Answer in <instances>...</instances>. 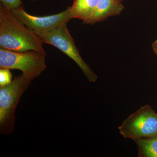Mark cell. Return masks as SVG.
I'll use <instances>...</instances> for the list:
<instances>
[{
    "mask_svg": "<svg viewBox=\"0 0 157 157\" xmlns=\"http://www.w3.org/2000/svg\"><path fill=\"white\" fill-rule=\"evenodd\" d=\"M100 0H74L71 7V16L86 24L92 16Z\"/></svg>",
    "mask_w": 157,
    "mask_h": 157,
    "instance_id": "8",
    "label": "cell"
},
{
    "mask_svg": "<svg viewBox=\"0 0 157 157\" xmlns=\"http://www.w3.org/2000/svg\"><path fill=\"white\" fill-rule=\"evenodd\" d=\"M30 1H32V2H35L36 0H30Z\"/></svg>",
    "mask_w": 157,
    "mask_h": 157,
    "instance_id": "13",
    "label": "cell"
},
{
    "mask_svg": "<svg viewBox=\"0 0 157 157\" xmlns=\"http://www.w3.org/2000/svg\"><path fill=\"white\" fill-rule=\"evenodd\" d=\"M118 1H120L121 2H122V0H118Z\"/></svg>",
    "mask_w": 157,
    "mask_h": 157,
    "instance_id": "14",
    "label": "cell"
},
{
    "mask_svg": "<svg viewBox=\"0 0 157 157\" xmlns=\"http://www.w3.org/2000/svg\"><path fill=\"white\" fill-rule=\"evenodd\" d=\"M7 68L0 69V86H4L12 82V75Z\"/></svg>",
    "mask_w": 157,
    "mask_h": 157,
    "instance_id": "10",
    "label": "cell"
},
{
    "mask_svg": "<svg viewBox=\"0 0 157 157\" xmlns=\"http://www.w3.org/2000/svg\"><path fill=\"white\" fill-rule=\"evenodd\" d=\"M121 2L118 0H100L92 16L86 24L93 25L111 16L120 14L124 9Z\"/></svg>",
    "mask_w": 157,
    "mask_h": 157,
    "instance_id": "7",
    "label": "cell"
},
{
    "mask_svg": "<svg viewBox=\"0 0 157 157\" xmlns=\"http://www.w3.org/2000/svg\"><path fill=\"white\" fill-rule=\"evenodd\" d=\"M36 33L42 38L43 43L53 45L72 59L78 65L90 82L97 81L98 76L82 58L67 24L48 32Z\"/></svg>",
    "mask_w": 157,
    "mask_h": 157,
    "instance_id": "4",
    "label": "cell"
},
{
    "mask_svg": "<svg viewBox=\"0 0 157 157\" xmlns=\"http://www.w3.org/2000/svg\"><path fill=\"white\" fill-rule=\"evenodd\" d=\"M12 14L29 29L36 32L52 30L68 22L72 19L71 7L58 14L45 16H36L29 14L23 6L11 10Z\"/></svg>",
    "mask_w": 157,
    "mask_h": 157,
    "instance_id": "6",
    "label": "cell"
},
{
    "mask_svg": "<svg viewBox=\"0 0 157 157\" xmlns=\"http://www.w3.org/2000/svg\"><path fill=\"white\" fill-rule=\"evenodd\" d=\"M140 157H157V135L135 140Z\"/></svg>",
    "mask_w": 157,
    "mask_h": 157,
    "instance_id": "9",
    "label": "cell"
},
{
    "mask_svg": "<svg viewBox=\"0 0 157 157\" xmlns=\"http://www.w3.org/2000/svg\"><path fill=\"white\" fill-rule=\"evenodd\" d=\"M2 4L9 10L17 9L23 6L21 0H0Z\"/></svg>",
    "mask_w": 157,
    "mask_h": 157,
    "instance_id": "11",
    "label": "cell"
},
{
    "mask_svg": "<svg viewBox=\"0 0 157 157\" xmlns=\"http://www.w3.org/2000/svg\"><path fill=\"white\" fill-rule=\"evenodd\" d=\"M124 138L135 139L157 135V113L147 105L127 118L118 128Z\"/></svg>",
    "mask_w": 157,
    "mask_h": 157,
    "instance_id": "5",
    "label": "cell"
},
{
    "mask_svg": "<svg viewBox=\"0 0 157 157\" xmlns=\"http://www.w3.org/2000/svg\"><path fill=\"white\" fill-rule=\"evenodd\" d=\"M151 47L154 53L157 55V39L153 42Z\"/></svg>",
    "mask_w": 157,
    "mask_h": 157,
    "instance_id": "12",
    "label": "cell"
},
{
    "mask_svg": "<svg viewBox=\"0 0 157 157\" xmlns=\"http://www.w3.org/2000/svg\"><path fill=\"white\" fill-rule=\"evenodd\" d=\"M46 56V53L37 51L17 52L1 48L0 68L20 70L33 80L47 68Z\"/></svg>",
    "mask_w": 157,
    "mask_h": 157,
    "instance_id": "3",
    "label": "cell"
},
{
    "mask_svg": "<svg viewBox=\"0 0 157 157\" xmlns=\"http://www.w3.org/2000/svg\"><path fill=\"white\" fill-rule=\"evenodd\" d=\"M33 80L22 74L10 84L0 86V133L10 135L14 132L15 111L23 93Z\"/></svg>",
    "mask_w": 157,
    "mask_h": 157,
    "instance_id": "2",
    "label": "cell"
},
{
    "mask_svg": "<svg viewBox=\"0 0 157 157\" xmlns=\"http://www.w3.org/2000/svg\"><path fill=\"white\" fill-rule=\"evenodd\" d=\"M40 36L22 23L11 10L0 5V47L17 52L35 50L46 53Z\"/></svg>",
    "mask_w": 157,
    "mask_h": 157,
    "instance_id": "1",
    "label": "cell"
}]
</instances>
